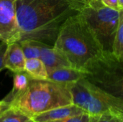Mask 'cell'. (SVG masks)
I'll use <instances>...</instances> for the list:
<instances>
[{"instance_id": "6da1fadb", "label": "cell", "mask_w": 123, "mask_h": 122, "mask_svg": "<svg viewBox=\"0 0 123 122\" xmlns=\"http://www.w3.org/2000/svg\"><path fill=\"white\" fill-rule=\"evenodd\" d=\"M16 12L18 42L30 40L53 47L66 20L79 12L67 0H17Z\"/></svg>"}, {"instance_id": "7a4b0ae2", "label": "cell", "mask_w": 123, "mask_h": 122, "mask_svg": "<svg viewBox=\"0 0 123 122\" xmlns=\"http://www.w3.org/2000/svg\"><path fill=\"white\" fill-rule=\"evenodd\" d=\"M53 47L66 56L72 68L83 71L104 52L79 12L66 20Z\"/></svg>"}, {"instance_id": "3957f363", "label": "cell", "mask_w": 123, "mask_h": 122, "mask_svg": "<svg viewBox=\"0 0 123 122\" xmlns=\"http://www.w3.org/2000/svg\"><path fill=\"white\" fill-rule=\"evenodd\" d=\"M68 83L30 77L27 88L11 101L10 106L33 116L47 111L72 104Z\"/></svg>"}, {"instance_id": "277c9868", "label": "cell", "mask_w": 123, "mask_h": 122, "mask_svg": "<svg viewBox=\"0 0 123 122\" xmlns=\"http://www.w3.org/2000/svg\"><path fill=\"white\" fill-rule=\"evenodd\" d=\"M85 78L106 93L123 101V61L103 52L85 70Z\"/></svg>"}, {"instance_id": "5b68a950", "label": "cell", "mask_w": 123, "mask_h": 122, "mask_svg": "<svg viewBox=\"0 0 123 122\" xmlns=\"http://www.w3.org/2000/svg\"><path fill=\"white\" fill-rule=\"evenodd\" d=\"M73 104L91 116L110 114L113 110H123V101L102 91L85 78L68 83Z\"/></svg>"}, {"instance_id": "8992f818", "label": "cell", "mask_w": 123, "mask_h": 122, "mask_svg": "<svg viewBox=\"0 0 123 122\" xmlns=\"http://www.w3.org/2000/svg\"><path fill=\"white\" fill-rule=\"evenodd\" d=\"M105 52H112L119 20V10L105 6H88L79 12Z\"/></svg>"}, {"instance_id": "52a82bcc", "label": "cell", "mask_w": 123, "mask_h": 122, "mask_svg": "<svg viewBox=\"0 0 123 122\" xmlns=\"http://www.w3.org/2000/svg\"><path fill=\"white\" fill-rule=\"evenodd\" d=\"M16 2L17 0H0V41L7 44L19 40Z\"/></svg>"}, {"instance_id": "ba28073f", "label": "cell", "mask_w": 123, "mask_h": 122, "mask_svg": "<svg viewBox=\"0 0 123 122\" xmlns=\"http://www.w3.org/2000/svg\"><path fill=\"white\" fill-rule=\"evenodd\" d=\"M40 59L45 65L48 72L56 68L72 67L66 56L55 47L44 44H40Z\"/></svg>"}, {"instance_id": "9c48e42d", "label": "cell", "mask_w": 123, "mask_h": 122, "mask_svg": "<svg viewBox=\"0 0 123 122\" xmlns=\"http://www.w3.org/2000/svg\"><path fill=\"white\" fill-rule=\"evenodd\" d=\"M26 58L19 42L7 44L4 55V67L13 73L25 71Z\"/></svg>"}, {"instance_id": "30bf717a", "label": "cell", "mask_w": 123, "mask_h": 122, "mask_svg": "<svg viewBox=\"0 0 123 122\" xmlns=\"http://www.w3.org/2000/svg\"><path fill=\"white\" fill-rule=\"evenodd\" d=\"M86 112L82 109L72 104L37 114L33 116L32 119L35 122H48L80 115Z\"/></svg>"}, {"instance_id": "8fae6325", "label": "cell", "mask_w": 123, "mask_h": 122, "mask_svg": "<svg viewBox=\"0 0 123 122\" xmlns=\"http://www.w3.org/2000/svg\"><path fill=\"white\" fill-rule=\"evenodd\" d=\"M48 79L61 83H71L85 77V72L72 67L56 68L48 72Z\"/></svg>"}, {"instance_id": "7c38bea8", "label": "cell", "mask_w": 123, "mask_h": 122, "mask_svg": "<svg viewBox=\"0 0 123 122\" xmlns=\"http://www.w3.org/2000/svg\"><path fill=\"white\" fill-rule=\"evenodd\" d=\"M25 71L32 78L48 79V70L40 58L26 59Z\"/></svg>"}, {"instance_id": "4fadbf2b", "label": "cell", "mask_w": 123, "mask_h": 122, "mask_svg": "<svg viewBox=\"0 0 123 122\" xmlns=\"http://www.w3.org/2000/svg\"><path fill=\"white\" fill-rule=\"evenodd\" d=\"M13 77V88L10 93L3 99L4 101L11 103L13 99L20 92L23 91L29 83L30 76L25 71L14 73Z\"/></svg>"}, {"instance_id": "5bb4252c", "label": "cell", "mask_w": 123, "mask_h": 122, "mask_svg": "<svg viewBox=\"0 0 123 122\" xmlns=\"http://www.w3.org/2000/svg\"><path fill=\"white\" fill-rule=\"evenodd\" d=\"M33 119L22 111L10 106L0 115V122H33Z\"/></svg>"}, {"instance_id": "9a60e30c", "label": "cell", "mask_w": 123, "mask_h": 122, "mask_svg": "<svg viewBox=\"0 0 123 122\" xmlns=\"http://www.w3.org/2000/svg\"><path fill=\"white\" fill-rule=\"evenodd\" d=\"M119 24L114 40L112 54L120 60L123 61V9H120Z\"/></svg>"}, {"instance_id": "2e32d148", "label": "cell", "mask_w": 123, "mask_h": 122, "mask_svg": "<svg viewBox=\"0 0 123 122\" xmlns=\"http://www.w3.org/2000/svg\"><path fill=\"white\" fill-rule=\"evenodd\" d=\"M19 43L23 50L26 59L30 58H40V42L35 40H22Z\"/></svg>"}, {"instance_id": "e0dca14e", "label": "cell", "mask_w": 123, "mask_h": 122, "mask_svg": "<svg viewBox=\"0 0 123 122\" xmlns=\"http://www.w3.org/2000/svg\"><path fill=\"white\" fill-rule=\"evenodd\" d=\"M48 122H91V115L84 113L80 115Z\"/></svg>"}, {"instance_id": "ac0fdd59", "label": "cell", "mask_w": 123, "mask_h": 122, "mask_svg": "<svg viewBox=\"0 0 123 122\" xmlns=\"http://www.w3.org/2000/svg\"><path fill=\"white\" fill-rule=\"evenodd\" d=\"M91 122H120L111 114L91 116Z\"/></svg>"}, {"instance_id": "d6986e66", "label": "cell", "mask_w": 123, "mask_h": 122, "mask_svg": "<svg viewBox=\"0 0 123 122\" xmlns=\"http://www.w3.org/2000/svg\"><path fill=\"white\" fill-rule=\"evenodd\" d=\"M79 12L81 11L84 8L90 5L92 0H67Z\"/></svg>"}, {"instance_id": "ffe728a7", "label": "cell", "mask_w": 123, "mask_h": 122, "mask_svg": "<svg viewBox=\"0 0 123 122\" xmlns=\"http://www.w3.org/2000/svg\"><path fill=\"white\" fill-rule=\"evenodd\" d=\"M7 47V43L4 42H0V71L5 68L4 60V55Z\"/></svg>"}, {"instance_id": "44dd1931", "label": "cell", "mask_w": 123, "mask_h": 122, "mask_svg": "<svg viewBox=\"0 0 123 122\" xmlns=\"http://www.w3.org/2000/svg\"><path fill=\"white\" fill-rule=\"evenodd\" d=\"M102 4L108 8L115 9V10H120V5L118 0H102Z\"/></svg>"}, {"instance_id": "7402d4cb", "label": "cell", "mask_w": 123, "mask_h": 122, "mask_svg": "<svg viewBox=\"0 0 123 122\" xmlns=\"http://www.w3.org/2000/svg\"><path fill=\"white\" fill-rule=\"evenodd\" d=\"M110 114L115 116L120 122H123V110L115 109L113 110Z\"/></svg>"}, {"instance_id": "603a6c76", "label": "cell", "mask_w": 123, "mask_h": 122, "mask_svg": "<svg viewBox=\"0 0 123 122\" xmlns=\"http://www.w3.org/2000/svg\"><path fill=\"white\" fill-rule=\"evenodd\" d=\"M10 107V104L8 102L4 101V100L0 101V115L6 109H8Z\"/></svg>"}, {"instance_id": "cb8c5ba5", "label": "cell", "mask_w": 123, "mask_h": 122, "mask_svg": "<svg viewBox=\"0 0 123 122\" xmlns=\"http://www.w3.org/2000/svg\"><path fill=\"white\" fill-rule=\"evenodd\" d=\"M89 6H104V5L102 4V0H92Z\"/></svg>"}, {"instance_id": "d4e9b609", "label": "cell", "mask_w": 123, "mask_h": 122, "mask_svg": "<svg viewBox=\"0 0 123 122\" xmlns=\"http://www.w3.org/2000/svg\"><path fill=\"white\" fill-rule=\"evenodd\" d=\"M119 2V5H120V8L123 9V0H118Z\"/></svg>"}, {"instance_id": "484cf974", "label": "cell", "mask_w": 123, "mask_h": 122, "mask_svg": "<svg viewBox=\"0 0 123 122\" xmlns=\"http://www.w3.org/2000/svg\"></svg>"}]
</instances>
